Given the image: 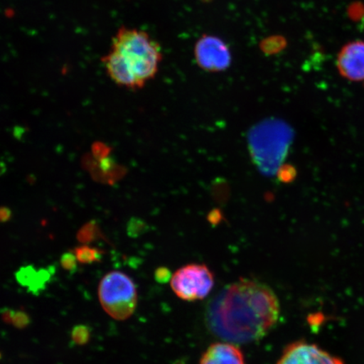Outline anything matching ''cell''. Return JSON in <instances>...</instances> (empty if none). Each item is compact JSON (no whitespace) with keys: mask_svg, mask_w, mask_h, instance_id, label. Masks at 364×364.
I'll return each mask as SVG.
<instances>
[{"mask_svg":"<svg viewBox=\"0 0 364 364\" xmlns=\"http://www.w3.org/2000/svg\"><path fill=\"white\" fill-rule=\"evenodd\" d=\"M280 303L273 290L256 280L240 279L220 291L208 306L211 333L234 343L261 340L274 328Z\"/></svg>","mask_w":364,"mask_h":364,"instance_id":"1","label":"cell"},{"mask_svg":"<svg viewBox=\"0 0 364 364\" xmlns=\"http://www.w3.org/2000/svg\"><path fill=\"white\" fill-rule=\"evenodd\" d=\"M162 60L159 45L144 31L125 27L112 40L110 53L102 58L110 78L130 90L143 88L154 78Z\"/></svg>","mask_w":364,"mask_h":364,"instance_id":"2","label":"cell"},{"mask_svg":"<svg viewBox=\"0 0 364 364\" xmlns=\"http://www.w3.org/2000/svg\"><path fill=\"white\" fill-rule=\"evenodd\" d=\"M98 296L105 311L117 321L134 315L138 306V291L133 279L119 271L105 275L99 284Z\"/></svg>","mask_w":364,"mask_h":364,"instance_id":"3","label":"cell"},{"mask_svg":"<svg viewBox=\"0 0 364 364\" xmlns=\"http://www.w3.org/2000/svg\"><path fill=\"white\" fill-rule=\"evenodd\" d=\"M215 276L203 264H188L179 268L171 277L173 292L184 301L202 300L210 294Z\"/></svg>","mask_w":364,"mask_h":364,"instance_id":"4","label":"cell"},{"mask_svg":"<svg viewBox=\"0 0 364 364\" xmlns=\"http://www.w3.org/2000/svg\"><path fill=\"white\" fill-rule=\"evenodd\" d=\"M195 58L204 70L222 72L230 66L231 53L224 41L205 35L195 47Z\"/></svg>","mask_w":364,"mask_h":364,"instance_id":"5","label":"cell"},{"mask_svg":"<svg viewBox=\"0 0 364 364\" xmlns=\"http://www.w3.org/2000/svg\"><path fill=\"white\" fill-rule=\"evenodd\" d=\"M277 364H345L343 359L315 343L297 341L287 346Z\"/></svg>","mask_w":364,"mask_h":364,"instance_id":"6","label":"cell"},{"mask_svg":"<svg viewBox=\"0 0 364 364\" xmlns=\"http://www.w3.org/2000/svg\"><path fill=\"white\" fill-rule=\"evenodd\" d=\"M338 71L346 80L364 81V42L354 41L341 50L338 60Z\"/></svg>","mask_w":364,"mask_h":364,"instance_id":"7","label":"cell"},{"mask_svg":"<svg viewBox=\"0 0 364 364\" xmlns=\"http://www.w3.org/2000/svg\"><path fill=\"white\" fill-rule=\"evenodd\" d=\"M199 364H245L241 350L234 344L217 343L209 346Z\"/></svg>","mask_w":364,"mask_h":364,"instance_id":"8","label":"cell"},{"mask_svg":"<svg viewBox=\"0 0 364 364\" xmlns=\"http://www.w3.org/2000/svg\"><path fill=\"white\" fill-rule=\"evenodd\" d=\"M48 279V274L47 272H36L31 267L23 268L17 274V279L19 281V283L26 287V288L33 290V292L43 289Z\"/></svg>","mask_w":364,"mask_h":364,"instance_id":"9","label":"cell"},{"mask_svg":"<svg viewBox=\"0 0 364 364\" xmlns=\"http://www.w3.org/2000/svg\"><path fill=\"white\" fill-rule=\"evenodd\" d=\"M3 321L7 324H12L18 329L26 328L30 324V317L23 311H7L2 313Z\"/></svg>","mask_w":364,"mask_h":364,"instance_id":"10","label":"cell"},{"mask_svg":"<svg viewBox=\"0 0 364 364\" xmlns=\"http://www.w3.org/2000/svg\"><path fill=\"white\" fill-rule=\"evenodd\" d=\"M77 261L82 264H91L101 261L102 252L89 245H81L74 250Z\"/></svg>","mask_w":364,"mask_h":364,"instance_id":"11","label":"cell"},{"mask_svg":"<svg viewBox=\"0 0 364 364\" xmlns=\"http://www.w3.org/2000/svg\"><path fill=\"white\" fill-rule=\"evenodd\" d=\"M71 336L75 344L83 346L89 343L90 331L88 326L84 325L76 326L72 331Z\"/></svg>","mask_w":364,"mask_h":364,"instance_id":"12","label":"cell"},{"mask_svg":"<svg viewBox=\"0 0 364 364\" xmlns=\"http://www.w3.org/2000/svg\"><path fill=\"white\" fill-rule=\"evenodd\" d=\"M60 262L63 269L72 272L76 269L78 261L74 252H67L63 255Z\"/></svg>","mask_w":364,"mask_h":364,"instance_id":"13","label":"cell"},{"mask_svg":"<svg viewBox=\"0 0 364 364\" xmlns=\"http://www.w3.org/2000/svg\"><path fill=\"white\" fill-rule=\"evenodd\" d=\"M94 236H95V225L89 224L80 230L78 238L82 242L86 243L94 240Z\"/></svg>","mask_w":364,"mask_h":364,"instance_id":"14","label":"cell"},{"mask_svg":"<svg viewBox=\"0 0 364 364\" xmlns=\"http://www.w3.org/2000/svg\"><path fill=\"white\" fill-rule=\"evenodd\" d=\"M156 279L159 283H164L170 279L169 272L165 268H159L156 272Z\"/></svg>","mask_w":364,"mask_h":364,"instance_id":"15","label":"cell"},{"mask_svg":"<svg viewBox=\"0 0 364 364\" xmlns=\"http://www.w3.org/2000/svg\"><path fill=\"white\" fill-rule=\"evenodd\" d=\"M11 218V209L8 208H0V222L4 223L10 220Z\"/></svg>","mask_w":364,"mask_h":364,"instance_id":"16","label":"cell"},{"mask_svg":"<svg viewBox=\"0 0 364 364\" xmlns=\"http://www.w3.org/2000/svg\"><path fill=\"white\" fill-rule=\"evenodd\" d=\"M361 27L364 30V15H363V19L361 21Z\"/></svg>","mask_w":364,"mask_h":364,"instance_id":"17","label":"cell"}]
</instances>
